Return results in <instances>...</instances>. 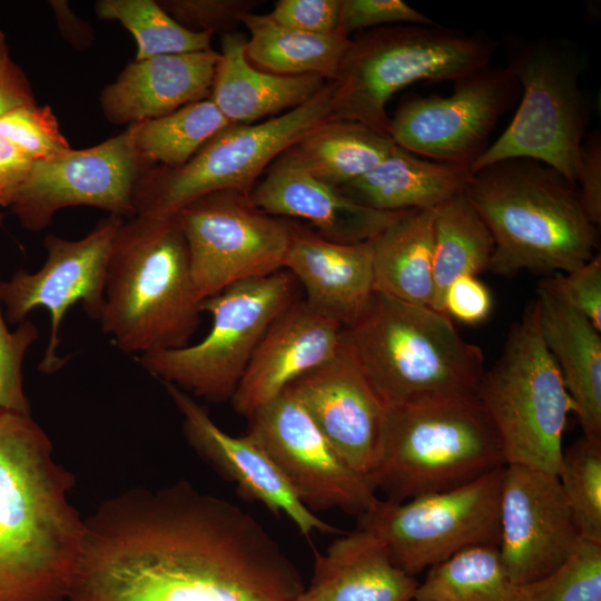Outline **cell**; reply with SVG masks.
Instances as JSON below:
<instances>
[{"label": "cell", "instance_id": "obj_13", "mask_svg": "<svg viewBox=\"0 0 601 601\" xmlns=\"http://www.w3.org/2000/svg\"><path fill=\"white\" fill-rule=\"evenodd\" d=\"M176 217L200 302L238 282L284 269L289 220L263 211L249 195L213 193L185 206Z\"/></svg>", "mask_w": 601, "mask_h": 601}, {"label": "cell", "instance_id": "obj_17", "mask_svg": "<svg viewBox=\"0 0 601 601\" xmlns=\"http://www.w3.org/2000/svg\"><path fill=\"white\" fill-rule=\"evenodd\" d=\"M247 418V433L314 513L337 509L358 516L378 500L373 483L332 445L289 387Z\"/></svg>", "mask_w": 601, "mask_h": 601}, {"label": "cell", "instance_id": "obj_24", "mask_svg": "<svg viewBox=\"0 0 601 601\" xmlns=\"http://www.w3.org/2000/svg\"><path fill=\"white\" fill-rule=\"evenodd\" d=\"M218 59L210 48L134 60L101 91V112L111 124L130 126L207 99Z\"/></svg>", "mask_w": 601, "mask_h": 601}, {"label": "cell", "instance_id": "obj_27", "mask_svg": "<svg viewBox=\"0 0 601 601\" xmlns=\"http://www.w3.org/2000/svg\"><path fill=\"white\" fill-rule=\"evenodd\" d=\"M246 40L242 33H223L209 96L230 124L249 125L292 110L328 82L316 75L282 76L254 67L246 57Z\"/></svg>", "mask_w": 601, "mask_h": 601}, {"label": "cell", "instance_id": "obj_32", "mask_svg": "<svg viewBox=\"0 0 601 601\" xmlns=\"http://www.w3.org/2000/svg\"><path fill=\"white\" fill-rule=\"evenodd\" d=\"M494 252L493 237L465 194L457 195L435 209L431 308L443 313L446 287L462 275L489 270Z\"/></svg>", "mask_w": 601, "mask_h": 601}, {"label": "cell", "instance_id": "obj_30", "mask_svg": "<svg viewBox=\"0 0 601 601\" xmlns=\"http://www.w3.org/2000/svg\"><path fill=\"white\" fill-rule=\"evenodd\" d=\"M249 31L246 57L256 68L282 76L316 75L333 81L351 45L338 32L311 33L278 24L269 14L242 18Z\"/></svg>", "mask_w": 601, "mask_h": 601}, {"label": "cell", "instance_id": "obj_22", "mask_svg": "<svg viewBox=\"0 0 601 601\" xmlns=\"http://www.w3.org/2000/svg\"><path fill=\"white\" fill-rule=\"evenodd\" d=\"M249 196L263 211L306 220L323 237L342 244L373 240L404 213L358 204L316 178L290 148L266 169Z\"/></svg>", "mask_w": 601, "mask_h": 601}, {"label": "cell", "instance_id": "obj_44", "mask_svg": "<svg viewBox=\"0 0 601 601\" xmlns=\"http://www.w3.org/2000/svg\"><path fill=\"white\" fill-rule=\"evenodd\" d=\"M442 307L451 319L477 325L489 318L493 298L490 289L476 276L462 275L446 287Z\"/></svg>", "mask_w": 601, "mask_h": 601}, {"label": "cell", "instance_id": "obj_25", "mask_svg": "<svg viewBox=\"0 0 601 601\" xmlns=\"http://www.w3.org/2000/svg\"><path fill=\"white\" fill-rule=\"evenodd\" d=\"M417 585L378 536L357 528L315 552L311 582L297 601H413Z\"/></svg>", "mask_w": 601, "mask_h": 601}, {"label": "cell", "instance_id": "obj_15", "mask_svg": "<svg viewBox=\"0 0 601 601\" xmlns=\"http://www.w3.org/2000/svg\"><path fill=\"white\" fill-rule=\"evenodd\" d=\"M519 89L508 66H489L455 81L445 97L405 99L390 117L388 137L420 157L470 169Z\"/></svg>", "mask_w": 601, "mask_h": 601}, {"label": "cell", "instance_id": "obj_29", "mask_svg": "<svg viewBox=\"0 0 601 601\" xmlns=\"http://www.w3.org/2000/svg\"><path fill=\"white\" fill-rule=\"evenodd\" d=\"M435 209L402 213L372 240L374 292L431 308Z\"/></svg>", "mask_w": 601, "mask_h": 601}, {"label": "cell", "instance_id": "obj_34", "mask_svg": "<svg viewBox=\"0 0 601 601\" xmlns=\"http://www.w3.org/2000/svg\"><path fill=\"white\" fill-rule=\"evenodd\" d=\"M229 125L211 99L207 98L166 116L138 122L136 147L149 165L176 169L188 162Z\"/></svg>", "mask_w": 601, "mask_h": 601}, {"label": "cell", "instance_id": "obj_16", "mask_svg": "<svg viewBox=\"0 0 601 601\" xmlns=\"http://www.w3.org/2000/svg\"><path fill=\"white\" fill-rule=\"evenodd\" d=\"M122 221V217L109 215L77 240L49 234L43 240L47 259L39 270L21 269L9 280L0 282L4 317L10 324L23 323L38 307L50 314V336L39 364L41 373L52 374L68 362L58 355L60 326L75 303H81L87 315L99 321L111 247Z\"/></svg>", "mask_w": 601, "mask_h": 601}, {"label": "cell", "instance_id": "obj_40", "mask_svg": "<svg viewBox=\"0 0 601 601\" xmlns=\"http://www.w3.org/2000/svg\"><path fill=\"white\" fill-rule=\"evenodd\" d=\"M4 319L0 298V406L31 413L23 390L22 364L28 348L38 338V329L27 319L12 332Z\"/></svg>", "mask_w": 601, "mask_h": 601}, {"label": "cell", "instance_id": "obj_50", "mask_svg": "<svg viewBox=\"0 0 601 601\" xmlns=\"http://www.w3.org/2000/svg\"><path fill=\"white\" fill-rule=\"evenodd\" d=\"M3 219H4V215L0 213V227L3 226Z\"/></svg>", "mask_w": 601, "mask_h": 601}, {"label": "cell", "instance_id": "obj_19", "mask_svg": "<svg viewBox=\"0 0 601 601\" xmlns=\"http://www.w3.org/2000/svg\"><path fill=\"white\" fill-rule=\"evenodd\" d=\"M288 387L339 454L372 482L382 455L387 408L345 338L332 359Z\"/></svg>", "mask_w": 601, "mask_h": 601}, {"label": "cell", "instance_id": "obj_5", "mask_svg": "<svg viewBox=\"0 0 601 601\" xmlns=\"http://www.w3.org/2000/svg\"><path fill=\"white\" fill-rule=\"evenodd\" d=\"M185 235L176 215H136L114 238L99 322L139 355L189 344L200 323Z\"/></svg>", "mask_w": 601, "mask_h": 601}, {"label": "cell", "instance_id": "obj_47", "mask_svg": "<svg viewBox=\"0 0 601 601\" xmlns=\"http://www.w3.org/2000/svg\"><path fill=\"white\" fill-rule=\"evenodd\" d=\"M36 104L31 85L11 59L0 67V117L18 107Z\"/></svg>", "mask_w": 601, "mask_h": 601}, {"label": "cell", "instance_id": "obj_36", "mask_svg": "<svg viewBox=\"0 0 601 601\" xmlns=\"http://www.w3.org/2000/svg\"><path fill=\"white\" fill-rule=\"evenodd\" d=\"M556 476L581 539L601 544V442L582 436L563 450Z\"/></svg>", "mask_w": 601, "mask_h": 601}, {"label": "cell", "instance_id": "obj_18", "mask_svg": "<svg viewBox=\"0 0 601 601\" xmlns=\"http://www.w3.org/2000/svg\"><path fill=\"white\" fill-rule=\"evenodd\" d=\"M581 540L555 474L504 466L497 549L516 583L535 582L555 571Z\"/></svg>", "mask_w": 601, "mask_h": 601}, {"label": "cell", "instance_id": "obj_11", "mask_svg": "<svg viewBox=\"0 0 601 601\" xmlns=\"http://www.w3.org/2000/svg\"><path fill=\"white\" fill-rule=\"evenodd\" d=\"M296 279L283 269L238 282L200 302L211 327L196 344L139 355L155 377L213 402L231 398L269 325L296 299Z\"/></svg>", "mask_w": 601, "mask_h": 601}, {"label": "cell", "instance_id": "obj_23", "mask_svg": "<svg viewBox=\"0 0 601 601\" xmlns=\"http://www.w3.org/2000/svg\"><path fill=\"white\" fill-rule=\"evenodd\" d=\"M289 228L284 269L302 284L309 307L348 326L374 293L372 240L342 244L295 221Z\"/></svg>", "mask_w": 601, "mask_h": 601}, {"label": "cell", "instance_id": "obj_33", "mask_svg": "<svg viewBox=\"0 0 601 601\" xmlns=\"http://www.w3.org/2000/svg\"><path fill=\"white\" fill-rule=\"evenodd\" d=\"M413 601H523L497 546L463 550L430 568Z\"/></svg>", "mask_w": 601, "mask_h": 601}, {"label": "cell", "instance_id": "obj_20", "mask_svg": "<svg viewBox=\"0 0 601 601\" xmlns=\"http://www.w3.org/2000/svg\"><path fill=\"white\" fill-rule=\"evenodd\" d=\"M164 385L181 414L184 434L190 446L234 483L246 500L287 516L304 535L338 531L302 503L278 466L252 435L226 433L188 393L169 383Z\"/></svg>", "mask_w": 601, "mask_h": 601}, {"label": "cell", "instance_id": "obj_38", "mask_svg": "<svg viewBox=\"0 0 601 601\" xmlns=\"http://www.w3.org/2000/svg\"><path fill=\"white\" fill-rule=\"evenodd\" d=\"M0 137L35 161L71 149L50 106L18 107L0 117Z\"/></svg>", "mask_w": 601, "mask_h": 601}, {"label": "cell", "instance_id": "obj_45", "mask_svg": "<svg viewBox=\"0 0 601 601\" xmlns=\"http://www.w3.org/2000/svg\"><path fill=\"white\" fill-rule=\"evenodd\" d=\"M577 187L583 209L594 226L601 223V137L587 135L581 149Z\"/></svg>", "mask_w": 601, "mask_h": 601}, {"label": "cell", "instance_id": "obj_26", "mask_svg": "<svg viewBox=\"0 0 601 601\" xmlns=\"http://www.w3.org/2000/svg\"><path fill=\"white\" fill-rule=\"evenodd\" d=\"M540 332L556 364L583 436L601 442V335L583 315L538 288Z\"/></svg>", "mask_w": 601, "mask_h": 601}, {"label": "cell", "instance_id": "obj_2", "mask_svg": "<svg viewBox=\"0 0 601 601\" xmlns=\"http://www.w3.org/2000/svg\"><path fill=\"white\" fill-rule=\"evenodd\" d=\"M31 413L0 406V601H68L86 520Z\"/></svg>", "mask_w": 601, "mask_h": 601}, {"label": "cell", "instance_id": "obj_10", "mask_svg": "<svg viewBox=\"0 0 601 601\" xmlns=\"http://www.w3.org/2000/svg\"><path fill=\"white\" fill-rule=\"evenodd\" d=\"M333 97L334 83L328 81L299 107L257 124H230L179 168L151 167L135 188L136 215L174 216L217 191L250 195L260 174L282 154L331 119Z\"/></svg>", "mask_w": 601, "mask_h": 601}, {"label": "cell", "instance_id": "obj_41", "mask_svg": "<svg viewBox=\"0 0 601 601\" xmlns=\"http://www.w3.org/2000/svg\"><path fill=\"white\" fill-rule=\"evenodd\" d=\"M178 23L193 31L228 32L242 18L253 12L254 0H159Z\"/></svg>", "mask_w": 601, "mask_h": 601}, {"label": "cell", "instance_id": "obj_28", "mask_svg": "<svg viewBox=\"0 0 601 601\" xmlns=\"http://www.w3.org/2000/svg\"><path fill=\"white\" fill-rule=\"evenodd\" d=\"M470 176L467 167L426 159L395 145L377 166L339 190L384 211L436 209L463 194Z\"/></svg>", "mask_w": 601, "mask_h": 601}, {"label": "cell", "instance_id": "obj_49", "mask_svg": "<svg viewBox=\"0 0 601 601\" xmlns=\"http://www.w3.org/2000/svg\"><path fill=\"white\" fill-rule=\"evenodd\" d=\"M8 46L6 42V36L3 31L0 29V67L3 66L8 60H10Z\"/></svg>", "mask_w": 601, "mask_h": 601}, {"label": "cell", "instance_id": "obj_43", "mask_svg": "<svg viewBox=\"0 0 601 601\" xmlns=\"http://www.w3.org/2000/svg\"><path fill=\"white\" fill-rule=\"evenodd\" d=\"M341 0H279L269 17L278 24L311 33L337 32Z\"/></svg>", "mask_w": 601, "mask_h": 601}, {"label": "cell", "instance_id": "obj_46", "mask_svg": "<svg viewBox=\"0 0 601 601\" xmlns=\"http://www.w3.org/2000/svg\"><path fill=\"white\" fill-rule=\"evenodd\" d=\"M33 161L0 137V206L11 207Z\"/></svg>", "mask_w": 601, "mask_h": 601}, {"label": "cell", "instance_id": "obj_7", "mask_svg": "<svg viewBox=\"0 0 601 601\" xmlns=\"http://www.w3.org/2000/svg\"><path fill=\"white\" fill-rule=\"evenodd\" d=\"M506 465L497 432L476 395L387 410L372 482L403 502L447 491Z\"/></svg>", "mask_w": 601, "mask_h": 601}, {"label": "cell", "instance_id": "obj_3", "mask_svg": "<svg viewBox=\"0 0 601 601\" xmlns=\"http://www.w3.org/2000/svg\"><path fill=\"white\" fill-rule=\"evenodd\" d=\"M465 196L486 224L494 252L489 272L548 276L590 260L598 231L578 187L553 168L512 158L471 173Z\"/></svg>", "mask_w": 601, "mask_h": 601}, {"label": "cell", "instance_id": "obj_8", "mask_svg": "<svg viewBox=\"0 0 601 601\" xmlns=\"http://www.w3.org/2000/svg\"><path fill=\"white\" fill-rule=\"evenodd\" d=\"M476 396L497 432L506 464L558 474L573 404L542 338L534 300L510 327Z\"/></svg>", "mask_w": 601, "mask_h": 601}, {"label": "cell", "instance_id": "obj_12", "mask_svg": "<svg viewBox=\"0 0 601 601\" xmlns=\"http://www.w3.org/2000/svg\"><path fill=\"white\" fill-rule=\"evenodd\" d=\"M504 466L452 490L403 502L378 499L357 516V528L378 536L413 577L469 548L497 546Z\"/></svg>", "mask_w": 601, "mask_h": 601}, {"label": "cell", "instance_id": "obj_4", "mask_svg": "<svg viewBox=\"0 0 601 601\" xmlns=\"http://www.w3.org/2000/svg\"><path fill=\"white\" fill-rule=\"evenodd\" d=\"M345 343L387 410L476 395L482 349L444 313L374 292Z\"/></svg>", "mask_w": 601, "mask_h": 601}, {"label": "cell", "instance_id": "obj_31", "mask_svg": "<svg viewBox=\"0 0 601 601\" xmlns=\"http://www.w3.org/2000/svg\"><path fill=\"white\" fill-rule=\"evenodd\" d=\"M394 146L390 137L363 124L328 119L290 149L316 178L339 189L372 170Z\"/></svg>", "mask_w": 601, "mask_h": 601}, {"label": "cell", "instance_id": "obj_21", "mask_svg": "<svg viewBox=\"0 0 601 601\" xmlns=\"http://www.w3.org/2000/svg\"><path fill=\"white\" fill-rule=\"evenodd\" d=\"M344 326L305 300H295L267 328L233 396L235 411L250 416L293 382L332 359Z\"/></svg>", "mask_w": 601, "mask_h": 601}, {"label": "cell", "instance_id": "obj_37", "mask_svg": "<svg viewBox=\"0 0 601 601\" xmlns=\"http://www.w3.org/2000/svg\"><path fill=\"white\" fill-rule=\"evenodd\" d=\"M523 601H601V544L581 540L545 578L522 584Z\"/></svg>", "mask_w": 601, "mask_h": 601}, {"label": "cell", "instance_id": "obj_48", "mask_svg": "<svg viewBox=\"0 0 601 601\" xmlns=\"http://www.w3.org/2000/svg\"><path fill=\"white\" fill-rule=\"evenodd\" d=\"M50 4L63 37L77 48L90 46L92 32L88 23L75 14L66 1H50Z\"/></svg>", "mask_w": 601, "mask_h": 601}, {"label": "cell", "instance_id": "obj_9", "mask_svg": "<svg viewBox=\"0 0 601 601\" xmlns=\"http://www.w3.org/2000/svg\"><path fill=\"white\" fill-rule=\"evenodd\" d=\"M520 89L519 107L504 131L470 167L525 158L540 161L577 186L590 121L581 88V59L569 46L532 40L511 50L508 65Z\"/></svg>", "mask_w": 601, "mask_h": 601}, {"label": "cell", "instance_id": "obj_39", "mask_svg": "<svg viewBox=\"0 0 601 601\" xmlns=\"http://www.w3.org/2000/svg\"><path fill=\"white\" fill-rule=\"evenodd\" d=\"M539 289L587 317L601 331V257L595 254L578 268L550 275Z\"/></svg>", "mask_w": 601, "mask_h": 601}, {"label": "cell", "instance_id": "obj_6", "mask_svg": "<svg viewBox=\"0 0 601 601\" xmlns=\"http://www.w3.org/2000/svg\"><path fill=\"white\" fill-rule=\"evenodd\" d=\"M494 43L437 23L397 24L361 33L333 80L331 119L363 124L388 137V100L418 81H457L490 66Z\"/></svg>", "mask_w": 601, "mask_h": 601}, {"label": "cell", "instance_id": "obj_14", "mask_svg": "<svg viewBox=\"0 0 601 601\" xmlns=\"http://www.w3.org/2000/svg\"><path fill=\"white\" fill-rule=\"evenodd\" d=\"M137 124L89 148L35 161L11 205L20 225L42 230L56 213L72 206L96 207L122 218L136 216V185L154 167L136 147Z\"/></svg>", "mask_w": 601, "mask_h": 601}, {"label": "cell", "instance_id": "obj_35", "mask_svg": "<svg viewBox=\"0 0 601 601\" xmlns=\"http://www.w3.org/2000/svg\"><path fill=\"white\" fill-rule=\"evenodd\" d=\"M95 10L99 19L118 21L132 35L137 43L135 60L210 49L211 32L183 27L158 1L99 0Z\"/></svg>", "mask_w": 601, "mask_h": 601}, {"label": "cell", "instance_id": "obj_42", "mask_svg": "<svg viewBox=\"0 0 601 601\" xmlns=\"http://www.w3.org/2000/svg\"><path fill=\"white\" fill-rule=\"evenodd\" d=\"M432 19L402 0H341L337 32L348 37L353 31L397 24H435Z\"/></svg>", "mask_w": 601, "mask_h": 601}, {"label": "cell", "instance_id": "obj_1", "mask_svg": "<svg viewBox=\"0 0 601 601\" xmlns=\"http://www.w3.org/2000/svg\"><path fill=\"white\" fill-rule=\"evenodd\" d=\"M304 587L252 514L180 481L127 491L86 520L68 601H297Z\"/></svg>", "mask_w": 601, "mask_h": 601}]
</instances>
